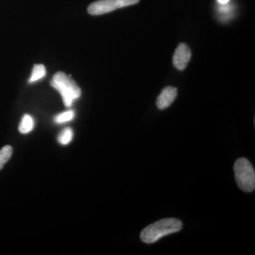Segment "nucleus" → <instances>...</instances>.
Wrapping results in <instances>:
<instances>
[{"mask_svg":"<svg viewBox=\"0 0 255 255\" xmlns=\"http://www.w3.org/2000/svg\"><path fill=\"white\" fill-rule=\"evenodd\" d=\"M182 221L177 219H164L152 223L144 228L140 233V239L147 244L155 243L167 235L177 233L182 228Z\"/></svg>","mask_w":255,"mask_h":255,"instance_id":"nucleus-1","label":"nucleus"},{"mask_svg":"<svg viewBox=\"0 0 255 255\" xmlns=\"http://www.w3.org/2000/svg\"><path fill=\"white\" fill-rule=\"evenodd\" d=\"M50 84L60 92L65 107H71L74 101L81 96V90L76 82L62 72L55 74Z\"/></svg>","mask_w":255,"mask_h":255,"instance_id":"nucleus-2","label":"nucleus"},{"mask_svg":"<svg viewBox=\"0 0 255 255\" xmlns=\"http://www.w3.org/2000/svg\"><path fill=\"white\" fill-rule=\"evenodd\" d=\"M235 176L238 187L245 192H252L255 188V172L251 162L245 157L236 160L234 167Z\"/></svg>","mask_w":255,"mask_h":255,"instance_id":"nucleus-3","label":"nucleus"},{"mask_svg":"<svg viewBox=\"0 0 255 255\" xmlns=\"http://www.w3.org/2000/svg\"><path fill=\"white\" fill-rule=\"evenodd\" d=\"M140 0H98L89 6L87 11L92 15H102L114 10L137 4Z\"/></svg>","mask_w":255,"mask_h":255,"instance_id":"nucleus-4","label":"nucleus"},{"mask_svg":"<svg viewBox=\"0 0 255 255\" xmlns=\"http://www.w3.org/2000/svg\"><path fill=\"white\" fill-rule=\"evenodd\" d=\"M191 51L185 43H180L174 52L173 65L177 70H184L190 61Z\"/></svg>","mask_w":255,"mask_h":255,"instance_id":"nucleus-5","label":"nucleus"},{"mask_svg":"<svg viewBox=\"0 0 255 255\" xmlns=\"http://www.w3.org/2000/svg\"><path fill=\"white\" fill-rule=\"evenodd\" d=\"M177 89L174 87H166L159 94L156 101V105L160 110L168 108L177 98Z\"/></svg>","mask_w":255,"mask_h":255,"instance_id":"nucleus-6","label":"nucleus"},{"mask_svg":"<svg viewBox=\"0 0 255 255\" xmlns=\"http://www.w3.org/2000/svg\"><path fill=\"white\" fill-rule=\"evenodd\" d=\"M34 127V121L30 115L25 114L21 119V123H20L18 130L20 132L23 134H26L31 132Z\"/></svg>","mask_w":255,"mask_h":255,"instance_id":"nucleus-7","label":"nucleus"},{"mask_svg":"<svg viewBox=\"0 0 255 255\" xmlns=\"http://www.w3.org/2000/svg\"><path fill=\"white\" fill-rule=\"evenodd\" d=\"M46 75V70L44 65L42 64L39 65H35L33 66V70H32L31 76L29 79L30 83L38 81L44 78Z\"/></svg>","mask_w":255,"mask_h":255,"instance_id":"nucleus-8","label":"nucleus"},{"mask_svg":"<svg viewBox=\"0 0 255 255\" xmlns=\"http://www.w3.org/2000/svg\"><path fill=\"white\" fill-rule=\"evenodd\" d=\"M11 155H12V147L10 145L4 146L0 150V170L11 158Z\"/></svg>","mask_w":255,"mask_h":255,"instance_id":"nucleus-9","label":"nucleus"},{"mask_svg":"<svg viewBox=\"0 0 255 255\" xmlns=\"http://www.w3.org/2000/svg\"><path fill=\"white\" fill-rule=\"evenodd\" d=\"M73 131L70 128H66L63 131L60 132L58 137V142L61 145H68L73 140Z\"/></svg>","mask_w":255,"mask_h":255,"instance_id":"nucleus-10","label":"nucleus"},{"mask_svg":"<svg viewBox=\"0 0 255 255\" xmlns=\"http://www.w3.org/2000/svg\"><path fill=\"white\" fill-rule=\"evenodd\" d=\"M74 117H75V112L73 111H67V112L58 114L55 117L54 121L57 124L66 123V122L73 120Z\"/></svg>","mask_w":255,"mask_h":255,"instance_id":"nucleus-11","label":"nucleus"},{"mask_svg":"<svg viewBox=\"0 0 255 255\" xmlns=\"http://www.w3.org/2000/svg\"><path fill=\"white\" fill-rule=\"evenodd\" d=\"M217 1H219V4H228V1H229L230 0H217Z\"/></svg>","mask_w":255,"mask_h":255,"instance_id":"nucleus-12","label":"nucleus"}]
</instances>
